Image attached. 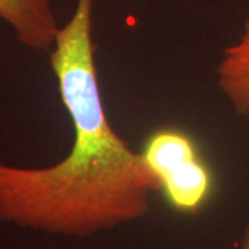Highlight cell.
Here are the masks:
<instances>
[{"instance_id":"obj_1","label":"cell","mask_w":249,"mask_h":249,"mask_svg":"<svg viewBox=\"0 0 249 249\" xmlns=\"http://www.w3.org/2000/svg\"><path fill=\"white\" fill-rule=\"evenodd\" d=\"M94 0H76L50 55L73 129L70 152L43 168L0 160V222L70 238H89L145 217L160 186L140 151L108 119L93 40Z\"/></svg>"},{"instance_id":"obj_2","label":"cell","mask_w":249,"mask_h":249,"mask_svg":"<svg viewBox=\"0 0 249 249\" xmlns=\"http://www.w3.org/2000/svg\"><path fill=\"white\" fill-rule=\"evenodd\" d=\"M140 154L158 180V193L178 213L196 214L213 196V172L186 130L175 126L154 130Z\"/></svg>"},{"instance_id":"obj_3","label":"cell","mask_w":249,"mask_h":249,"mask_svg":"<svg viewBox=\"0 0 249 249\" xmlns=\"http://www.w3.org/2000/svg\"><path fill=\"white\" fill-rule=\"evenodd\" d=\"M0 21L22 46L49 53L60 31L52 0H0Z\"/></svg>"},{"instance_id":"obj_4","label":"cell","mask_w":249,"mask_h":249,"mask_svg":"<svg viewBox=\"0 0 249 249\" xmlns=\"http://www.w3.org/2000/svg\"><path fill=\"white\" fill-rule=\"evenodd\" d=\"M216 75L219 89L234 112L249 118V17L237 40L223 50Z\"/></svg>"},{"instance_id":"obj_5","label":"cell","mask_w":249,"mask_h":249,"mask_svg":"<svg viewBox=\"0 0 249 249\" xmlns=\"http://www.w3.org/2000/svg\"><path fill=\"white\" fill-rule=\"evenodd\" d=\"M238 249H249V223L244 227V230H242V235H241L240 244H238Z\"/></svg>"}]
</instances>
